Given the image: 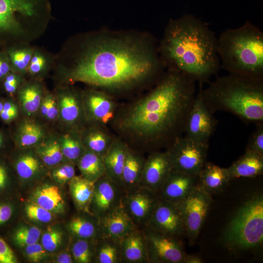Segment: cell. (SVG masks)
I'll list each match as a JSON object with an SVG mask.
<instances>
[{
  "label": "cell",
  "mask_w": 263,
  "mask_h": 263,
  "mask_svg": "<svg viewBox=\"0 0 263 263\" xmlns=\"http://www.w3.org/2000/svg\"><path fill=\"white\" fill-rule=\"evenodd\" d=\"M60 65L63 80L109 92L128 91L155 84L165 67L155 42L131 35L97 33L86 37ZM110 94V93H109Z\"/></svg>",
  "instance_id": "cell-1"
},
{
  "label": "cell",
  "mask_w": 263,
  "mask_h": 263,
  "mask_svg": "<svg viewBox=\"0 0 263 263\" xmlns=\"http://www.w3.org/2000/svg\"><path fill=\"white\" fill-rule=\"evenodd\" d=\"M195 83L168 69L148 93L118 107L112 127L130 148L141 152L167 149L184 132L196 94Z\"/></svg>",
  "instance_id": "cell-2"
},
{
  "label": "cell",
  "mask_w": 263,
  "mask_h": 263,
  "mask_svg": "<svg viewBox=\"0 0 263 263\" xmlns=\"http://www.w3.org/2000/svg\"><path fill=\"white\" fill-rule=\"evenodd\" d=\"M165 67L203 85L221 68L217 38L208 25L191 14L169 21L158 46Z\"/></svg>",
  "instance_id": "cell-3"
},
{
  "label": "cell",
  "mask_w": 263,
  "mask_h": 263,
  "mask_svg": "<svg viewBox=\"0 0 263 263\" xmlns=\"http://www.w3.org/2000/svg\"><path fill=\"white\" fill-rule=\"evenodd\" d=\"M203 100L209 111L231 113L246 124L263 122V78L229 74L217 76L201 89Z\"/></svg>",
  "instance_id": "cell-4"
},
{
  "label": "cell",
  "mask_w": 263,
  "mask_h": 263,
  "mask_svg": "<svg viewBox=\"0 0 263 263\" xmlns=\"http://www.w3.org/2000/svg\"><path fill=\"white\" fill-rule=\"evenodd\" d=\"M221 68L233 74L263 78V32L250 21L217 38Z\"/></svg>",
  "instance_id": "cell-5"
},
{
  "label": "cell",
  "mask_w": 263,
  "mask_h": 263,
  "mask_svg": "<svg viewBox=\"0 0 263 263\" xmlns=\"http://www.w3.org/2000/svg\"><path fill=\"white\" fill-rule=\"evenodd\" d=\"M41 0H0V45L27 43L46 21Z\"/></svg>",
  "instance_id": "cell-6"
},
{
  "label": "cell",
  "mask_w": 263,
  "mask_h": 263,
  "mask_svg": "<svg viewBox=\"0 0 263 263\" xmlns=\"http://www.w3.org/2000/svg\"><path fill=\"white\" fill-rule=\"evenodd\" d=\"M227 246L233 250L252 249L263 241V196L257 194L236 212L224 234Z\"/></svg>",
  "instance_id": "cell-7"
},
{
  "label": "cell",
  "mask_w": 263,
  "mask_h": 263,
  "mask_svg": "<svg viewBox=\"0 0 263 263\" xmlns=\"http://www.w3.org/2000/svg\"><path fill=\"white\" fill-rule=\"evenodd\" d=\"M208 144L198 142L182 136L167 149L172 169L198 175L207 162Z\"/></svg>",
  "instance_id": "cell-8"
},
{
  "label": "cell",
  "mask_w": 263,
  "mask_h": 263,
  "mask_svg": "<svg viewBox=\"0 0 263 263\" xmlns=\"http://www.w3.org/2000/svg\"><path fill=\"white\" fill-rule=\"evenodd\" d=\"M211 195L198 186L181 201L174 204L182 218L186 234L190 242L197 238L207 215Z\"/></svg>",
  "instance_id": "cell-9"
},
{
  "label": "cell",
  "mask_w": 263,
  "mask_h": 263,
  "mask_svg": "<svg viewBox=\"0 0 263 263\" xmlns=\"http://www.w3.org/2000/svg\"><path fill=\"white\" fill-rule=\"evenodd\" d=\"M149 263H184L186 254L177 237L143 228Z\"/></svg>",
  "instance_id": "cell-10"
},
{
  "label": "cell",
  "mask_w": 263,
  "mask_h": 263,
  "mask_svg": "<svg viewBox=\"0 0 263 263\" xmlns=\"http://www.w3.org/2000/svg\"><path fill=\"white\" fill-rule=\"evenodd\" d=\"M199 85V91L186 120L184 133L186 138L208 144L217 127L218 120L205 104L201 95L203 85Z\"/></svg>",
  "instance_id": "cell-11"
},
{
  "label": "cell",
  "mask_w": 263,
  "mask_h": 263,
  "mask_svg": "<svg viewBox=\"0 0 263 263\" xmlns=\"http://www.w3.org/2000/svg\"><path fill=\"white\" fill-rule=\"evenodd\" d=\"M82 106L86 123L108 126L113 121L118 106L110 94L92 89L81 93Z\"/></svg>",
  "instance_id": "cell-12"
},
{
  "label": "cell",
  "mask_w": 263,
  "mask_h": 263,
  "mask_svg": "<svg viewBox=\"0 0 263 263\" xmlns=\"http://www.w3.org/2000/svg\"><path fill=\"white\" fill-rule=\"evenodd\" d=\"M158 198L155 192L138 186L125 191L122 205L135 225L143 228L147 225Z\"/></svg>",
  "instance_id": "cell-13"
},
{
  "label": "cell",
  "mask_w": 263,
  "mask_h": 263,
  "mask_svg": "<svg viewBox=\"0 0 263 263\" xmlns=\"http://www.w3.org/2000/svg\"><path fill=\"white\" fill-rule=\"evenodd\" d=\"M94 185L90 213L99 219L122 204L125 190L105 174L96 180Z\"/></svg>",
  "instance_id": "cell-14"
},
{
  "label": "cell",
  "mask_w": 263,
  "mask_h": 263,
  "mask_svg": "<svg viewBox=\"0 0 263 263\" xmlns=\"http://www.w3.org/2000/svg\"><path fill=\"white\" fill-rule=\"evenodd\" d=\"M145 227L177 238L186 234L184 222L176 205L159 197Z\"/></svg>",
  "instance_id": "cell-15"
},
{
  "label": "cell",
  "mask_w": 263,
  "mask_h": 263,
  "mask_svg": "<svg viewBox=\"0 0 263 263\" xmlns=\"http://www.w3.org/2000/svg\"><path fill=\"white\" fill-rule=\"evenodd\" d=\"M172 169L166 150L150 152L146 158L139 186L149 188L158 194Z\"/></svg>",
  "instance_id": "cell-16"
},
{
  "label": "cell",
  "mask_w": 263,
  "mask_h": 263,
  "mask_svg": "<svg viewBox=\"0 0 263 263\" xmlns=\"http://www.w3.org/2000/svg\"><path fill=\"white\" fill-rule=\"evenodd\" d=\"M199 186L198 175L172 169L160 191L158 197L176 204L188 196Z\"/></svg>",
  "instance_id": "cell-17"
},
{
  "label": "cell",
  "mask_w": 263,
  "mask_h": 263,
  "mask_svg": "<svg viewBox=\"0 0 263 263\" xmlns=\"http://www.w3.org/2000/svg\"><path fill=\"white\" fill-rule=\"evenodd\" d=\"M59 115L72 128L80 129L86 123L82 106L81 93L66 88L58 94Z\"/></svg>",
  "instance_id": "cell-18"
},
{
  "label": "cell",
  "mask_w": 263,
  "mask_h": 263,
  "mask_svg": "<svg viewBox=\"0 0 263 263\" xmlns=\"http://www.w3.org/2000/svg\"><path fill=\"white\" fill-rule=\"evenodd\" d=\"M99 223L103 237L119 241L139 228L128 215L122 204L99 218Z\"/></svg>",
  "instance_id": "cell-19"
},
{
  "label": "cell",
  "mask_w": 263,
  "mask_h": 263,
  "mask_svg": "<svg viewBox=\"0 0 263 263\" xmlns=\"http://www.w3.org/2000/svg\"><path fill=\"white\" fill-rule=\"evenodd\" d=\"M79 130L81 139L85 150L101 157L105 154L116 135L109 130L108 126L87 123Z\"/></svg>",
  "instance_id": "cell-20"
},
{
  "label": "cell",
  "mask_w": 263,
  "mask_h": 263,
  "mask_svg": "<svg viewBox=\"0 0 263 263\" xmlns=\"http://www.w3.org/2000/svg\"><path fill=\"white\" fill-rule=\"evenodd\" d=\"M128 147L121 138L115 136L103 157L105 174L123 188L122 172Z\"/></svg>",
  "instance_id": "cell-21"
},
{
  "label": "cell",
  "mask_w": 263,
  "mask_h": 263,
  "mask_svg": "<svg viewBox=\"0 0 263 263\" xmlns=\"http://www.w3.org/2000/svg\"><path fill=\"white\" fill-rule=\"evenodd\" d=\"M121 263H149L143 228H138L120 241Z\"/></svg>",
  "instance_id": "cell-22"
},
{
  "label": "cell",
  "mask_w": 263,
  "mask_h": 263,
  "mask_svg": "<svg viewBox=\"0 0 263 263\" xmlns=\"http://www.w3.org/2000/svg\"><path fill=\"white\" fill-rule=\"evenodd\" d=\"M199 186L212 195L222 192L231 180L226 168L206 162L198 175Z\"/></svg>",
  "instance_id": "cell-23"
},
{
  "label": "cell",
  "mask_w": 263,
  "mask_h": 263,
  "mask_svg": "<svg viewBox=\"0 0 263 263\" xmlns=\"http://www.w3.org/2000/svg\"><path fill=\"white\" fill-rule=\"evenodd\" d=\"M226 169L230 180L258 176L263 173V155L245 151L243 155Z\"/></svg>",
  "instance_id": "cell-24"
},
{
  "label": "cell",
  "mask_w": 263,
  "mask_h": 263,
  "mask_svg": "<svg viewBox=\"0 0 263 263\" xmlns=\"http://www.w3.org/2000/svg\"><path fill=\"white\" fill-rule=\"evenodd\" d=\"M145 161L143 153L128 146L122 172V182L125 191L139 186Z\"/></svg>",
  "instance_id": "cell-25"
},
{
  "label": "cell",
  "mask_w": 263,
  "mask_h": 263,
  "mask_svg": "<svg viewBox=\"0 0 263 263\" xmlns=\"http://www.w3.org/2000/svg\"><path fill=\"white\" fill-rule=\"evenodd\" d=\"M69 188L77 208L82 212L90 213L89 208L94 192V182L75 175L69 181Z\"/></svg>",
  "instance_id": "cell-26"
},
{
  "label": "cell",
  "mask_w": 263,
  "mask_h": 263,
  "mask_svg": "<svg viewBox=\"0 0 263 263\" xmlns=\"http://www.w3.org/2000/svg\"><path fill=\"white\" fill-rule=\"evenodd\" d=\"M68 228L77 238L84 239L96 242L103 237L99 219L94 215L91 218L76 216L69 223Z\"/></svg>",
  "instance_id": "cell-27"
},
{
  "label": "cell",
  "mask_w": 263,
  "mask_h": 263,
  "mask_svg": "<svg viewBox=\"0 0 263 263\" xmlns=\"http://www.w3.org/2000/svg\"><path fill=\"white\" fill-rule=\"evenodd\" d=\"M35 203L52 213L64 212L65 202L58 187L55 185H44L34 194Z\"/></svg>",
  "instance_id": "cell-28"
},
{
  "label": "cell",
  "mask_w": 263,
  "mask_h": 263,
  "mask_svg": "<svg viewBox=\"0 0 263 263\" xmlns=\"http://www.w3.org/2000/svg\"><path fill=\"white\" fill-rule=\"evenodd\" d=\"M19 99L24 113L30 115L40 108L43 96L41 84L37 81H31L20 87Z\"/></svg>",
  "instance_id": "cell-29"
},
{
  "label": "cell",
  "mask_w": 263,
  "mask_h": 263,
  "mask_svg": "<svg viewBox=\"0 0 263 263\" xmlns=\"http://www.w3.org/2000/svg\"><path fill=\"white\" fill-rule=\"evenodd\" d=\"M77 164L81 176L91 182L105 174L103 157L90 150H85Z\"/></svg>",
  "instance_id": "cell-30"
},
{
  "label": "cell",
  "mask_w": 263,
  "mask_h": 263,
  "mask_svg": "<svg viewBox=\"0 0 263 263\" xmlns=\"http://www.w3.org/2000/svg\"><path fill=\"white\" fill-rule=\"evenodd\" d=\"M27 43H20L9 46L6 51L10 59L13 72L24 75L27 69L35 50Z\"/></svg>",
  "instance_id": "cell-31"
},
{
  "label": "cell",
  "mask_w": 263,
  "mask_h": 263,
  "mask_svg": "<svg viewBox=\"0 0 263 263\" xmlns=\"http://www.w3.org/2000/svg\"><path fill=\"white\" fill-rule=\"evenodd\" d=\"M95 262L97 263H121L119 241L103 237L95 243Z\"/></svg>",
  "instance_id": "cell-32"
},
{
  "label": "cell",
  "mask_w": 263,
  "mask_h": 263,
  "mask_svg": "<svg viewBox=\"0 0 263 263\" xmlns=\"http://www.w3.org/2000/svg\"><path fill=\"white\" fill-rule=\"evenodd\" d=\"M59 142L64 157L72 163H77L85 150L79 129L72 128L68 133L61 136Z\"/></svg>",
  "instance_id": "cell-33"
},
{
  "label": "cell",
  "mask_w": 263,
  "mask_h": 263,
  "mask_svg": "<svg viewBox=\"0 0 263 263\" xmlns=\"http://www.w3.org/2000/svg\"><path fill=\"white\" fill-rule=\"evenodd\" d=\"M43 135V130L39 124L32 121H26L18 127L16 140L19 147L27 148L38 144Z\"/></svg>",
  "instance_id": "cell-34"
},
{
  "label": "cell",
  "mask_w": 263,
  "mask_h": 263,
  "mask_svg": "<svg viewBox=\"0 0 263 263\" xmlns=\"http://www.w3.org/2000/svg\"><path fill=\"white\" fill-rule=\"evenodd\" d=\"M36 152L44 164L54 166L62 161L63 155L59 140L51 137L38 144Z\"/></svg>",
  "instance_id": "cell-35"
},
{
  "label": "cell",
  "mask_w": 263,
  "mask_h": 263,
  "mask_svg": "<svg viewBox=\"0 0 263 263\" xmlns=\"http://www.w3.org/2000/svg\"><path fill=\"white\" fill-rule=\"evenodd\" d=\"M95 241L77 238L71 247L74 261L78 263L95 261Z\"/></svg>",
  "instance_id": "cell-36"
},
{
  "label": "cell",
  "mask_w": 263,
  "mask_h": 263,
  "mask_svg": "<svg viewBox=\"0 0 263 263\" xmlns=\"http://www.w3.org/2000/svg\"><path fill=\"white\" fill-rule=\"evenodd\" d=\"M15 168L21 178L28 179L39 172L41 165L39 160L35 155L26 153L18 158L16 162Z\"/></svg>",
  "instance_id": "cell-37"
},
{
  "label": "cell",
  "mask_w": 263,
  "mask_h": 263,
  "mask_svg": "<svg viewBox=\"0 0 263 263\" xmlns=\"http://www.w3.org/2000/svg\"><path fill=\"white\" fill-rule=\"evenodd\" d=\"M53 61V59L47 53L40 49L35 48L27 73L33 76H40L47 72Z\"/></svg>",
  "instance_id": "cell-38"
},
{
  "label": "cell",
  "mask_w": 263,
  "mask_h": 263,
  "mask_svg": "<svg viewBox=\"0 0 263 263\" xmlns=\"http://www.w3.org/2000/svg\"><path fill=\"white\" fill-rule=\"evenodd\" d=\"M40 229L35 226H24L18 228L14 235L16 244L21 247L37 243L40 236Z\"/></svg>",
  "instance_id": "cell-39"
},
{
  "label": "cell",
  "mask_w": 263,
  "mask_h": 263,
  "mask_svg": "<svg viewBox=\"0 0 263 263\" xmlns=\"http://www.w3.org/2000/svg\"><path fill=\"white\" fill-rule=\"evenodd\" d=\"M63 233L54 227H49L42 237V245L47 251L57 249L62 243Z\"/></svg>",
  "instance_id": "cell-40"
},
{
  "label": "cell",
  "mask_w": 263,
  "mask_h": 263,
  "mask_svg": "<svg viewBox=\"0 0 263 263\" xmlns=\"http://www.w3.org/2000/svg\"><path fill=\"white\" fill-rule=\"evenodd\" d=\"M25 212L30 219L41 223H48L53 219L52 212L38 206L35 202L26 206Z\"/></svg>",
  "instance_id": "cell-41"
},
{
  "label": "cell",
  "mask_w": 263,
  "mask_h": 263,
  "mask_svg": "<svg viewBox=\"0 0 263 263\" xmlns=\"http://www.w3.org/2000/svg\"><path fill=\"white\" fill-rule=\"evenodd\" d=\"M250 135L245 151L254 152L263 155V122L258 123Z\"/></svg>",
  "instance_id": "cell-42"
},
{
  "label": "cell",
  "mask_w": 263,
  "mask_h": 263,
  "mask_svg": "<svg viewBox=\"0 0 263 263\" xmlns=\"http://www.w3.org/2000/svg\"><path fill=\"white\" fill-rule=\"evenodd\" d=\"M40 108L42 116L49 120H55L59 115L57 103L51 94H47L43 98Z\"/></svg>",
  "instance_id": "cell-43"
},
{
  "label": "cell",
  "mask_w": 263,
  "mask_h": 263,
  "mask_svg": "<svg viewBox=\"0 0 263 263\" xmlns=\"http://www.w3.org/2000/svg\"><path fill=\"white\" fill-rule=\"evenodd\" d=\"M52 177L57 182L64 184L75 176V170L73 163L63 164L55 169L52 172Z\"/></svg>",
  "instance_id": "cell-44"
},
{
  "label": "cell",
  "mask_w": 263,
  "mask_h": 263,
  "mask_svg": "<svg viewBox=\"0 0 263 263\" xmlns=\"http://www.w3.org/2000/svg\"><path fill=\"white\" fill-rule=\"evenodd\" d=\"M3 79V86L5 91L10 94H13L20 87L22 80V75L12 71Z\"/></svg>",
  "instance_id": "cell-45"
},
{
  "label": "cell",
  "mask_w": 263,
  "mask_h": 263,
  "mask_svg": "<svg viewBox=\"0 0 263 263\" xmlns=\"http://www.w3.org/2000/svg\"><path fill=\"white\" fill-rule=\"evenodd\" d=\"M46 251L42 245L36 243L26 246L25 254L29 260L38 262L44 258Z\"/></svg>",
  "instance_id": "cell-46"
},
{
  "label": "cell",
  "mask_w": 263,
  "mask_h": 263,
  "mask_svg": "<svg viewBox=\"0 0 263 263\" xmlns=\"http://www.w3.org/2000/svg\"><path fill=\"white\" fill-rule=\"evenodd\" d=\"M17 260L12 249L0 237V263H16Z\"/></svg>",
  "instance_id": "cell-47"
},
{
  "label": "cell",
  "mask_w": 263,
  "mask_h": 263,
  "mask_svg": "<svg viewBox=\"0 0 263 263\" xmlns=\"http://www.w3.org/2000/svg\"><path fill=\"white\" fill-rule=\"evenodd\" d=\"M18 115V108L11 101H6L3 103V109L0 113L2 120L5 122H10L15 119Z\"/></svg>",
  "instance_id": "cell-48"
},
{
  "label": "cell",
  "mask_w": 263,
  "mask_h": 263,
  "mask_svg": "<svg viewBox=\"0 0 263 263\" xmlns=\"http://www.w3.org/2000/svg\"><path fill=\"white\" fill-rule=\"evenodd\" d=\"M11 62L6 51L0 52V80L3 79L12 72Z\"/></svg>",
  "instance_id": "cell-49"
},
{
  "label": "cell",
  "mask_w": 263,
  "mask_h": 263,
  "mask_svg": "<svg viewBox=\"0 0 263 263\" xmlns=\"http://www.w3.org/2000/svg\"><path fill=\"white\" fill-rule=\"evenodd\" d=\"M13 214L12 206L7 203H0V225L4 224L11 218Z\"/></svg>",
  "instance_id": "cell-50"
},
{
  "label": "cell",
  "mask_w": 263,
  "mask_h": 263,
  "mask_svg": "<svg viewBox=\"0 0 263 263\" xmlns=\"http://www.w3.org/2000/svg\"><path fill=\"white\" fill-rule=\"evenodd\" d=\"M8 181V174L6 167L0 163V191L7 186Z\"/></svg>",
  "instance_id": "cell-51"
},
{
  "label": "cell",
  "mask_w": 263,
  "mask_h": 263,
  "mask_svg": "<svg viewBox=\"0 0 263 263\" xmlns=\"http://www.w3.org/2000/svg\"><path fill=\"white\" fill-rule=\"evenodd\" d=\"M73 261L72 255L67 252L62 253L57 258V262L59 263H72Z\"/></svg>",
  "instance_id": "cell-52"
},
{
  "label": "cell",
  "mask_w": 263,
  "mask_h": 263,
  "mask_svg": "<svg viewBox=\"0 0 263 263\" xmlns=\"http://www.w3.org/2000/svg\"><path fill=\"white\" fill-rule=\"evenodd\" d=\"M203 263L201 259L198 256L195 255H186L184 263Z\"/></svg>",
  "instance_id": "cell-53"
},
{
  "label": "cell",
  "mask_w": 263,
  "mask_h": 263,
  "mask_svg": "<svg viewBox=\"0 0 263 263\" xmlns=\"http://www.w3.org/2000/svg\"><path fill=\"white\" fill-rule=\"evenodd\" d=\"M3 144V138L2 134L0 132V148L2 147Z\"/></svg>",
  "instance_id": "cell-54"
},
{
  "label": "cell",
  "mask_w": 263,
  "mask_h": 263,
  "mask_svg": "<svg viewBox=\"0 0 263 263\" xmlns=\"http://www.w3.org/2000/svg\"><path fill=\"white\" fill-rule=\"evenodd\" d=\"M3 103L0 101V113L3 109Z\"/></svg>",
  "instance_id": "cell-55"
}]
</instances>
